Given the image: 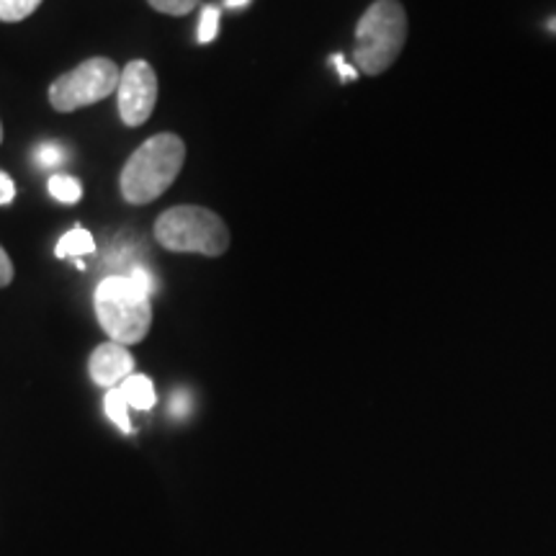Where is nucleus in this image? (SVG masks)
I'll return each mask as SVG.
<instances>
[{
  "label": "nucleus",
  "instance_id": "1",
  "mask_svg": "<svg viewBox=\"0 0 556 556\" xmlns=\"http://www.w3.org/2000/svg\"><path fill=\"white\" fill-rule=\"evenodd\" d=\"M186 163V144L178 135L163 131L139 144L124 163L119 176L122 197L129 204L142 206L163 197L176 184Z\"/></svg>",
  "mask_w": 556,
  "mask_h": 556
},
{
  "label": "nucleus",
  "instance_id": "2",
  "mask_svg": "<svg viewBox=\"0 0 556 556\" xmlns=\"http://www.w3.org/2000/svg\"><path fill=\"white\" fill-rule=\"evenodd\" d=\"M407 41V13L400 0H377L356 26L353 62L364 75H381L397 62Z\"/></svg>",
  "mask_w": 556,
  "mask_h": 556
},
{
  "label": "nucleus",
  "instance_id": "3",
  "mask_svg": "<svg viewBox=\"0 0 556 556\" xmlns=\"http://www.w3.org/2000/svg\"><path fill=\"white\" fill-rule=\"evenodd\" d=\"M96 317L114 343L131 345L148 338L152 325L150 296L129 276H106L93 294Z\"/></svg>",
  "mask_w": 556,
  "mask_h": 556
},
{
  "label": "nucleus",
  "instance_id": "4",
  "mask_svg": "<svg viewBox=\"0 0 556 556\" xmlns=\"http://www.w3.org/2000/svg\"><path fill=\"white\" fill-rule=\"evenodd\" d=\"M155 240L170 253L219 258L229 248V229L219 214L204 206H173L155 222Z\"/></svg>",
  "mask_w": 556,
  "mask_h": 556
},
{
  "label": "nucleus",
  "instance_id": "5",
  "mask_svg": "<svg viewBox=\"0 0 556 556\" xmlns=\"http://www.w3.org/2000/svg\"><path fill=\"white\" fill-rule=\"evenodd\" d=\"M122 80V70L109 58H90L70 73L60 75L50 86V103L54 111L70 114L86 106H93L111 93H116Z\"/></svg>",
  "mask_w": 556,
  "mask_h": 556
},
{
  "label": "nucleus",
  "instance_id": "6",
  "mask_svg": "<svg viewBox=\"0 0 556 556\" xmlns=\"http://www.w3.org/2000/svg\"><path fill=\"white\" fill-rule=\"evenodd\" d=\"M157 93H160L157 73L152 70L150 62L144 60L127 62V67L122 70L119 88H116L122 122L127 124V127H142V124L152 116V111H155Z\"/></svg>",
  "mask_w": 556,
  "mask_h": 556
},
{
  "label": "nucleus",
  "instance_id": "7",
  "mask_svg": "<svg viewBox=\"0 0 556 556\" xmlns=\"http://www.w3.org/2000/svg\"><path fill=\"white\" fill-rule=\"evenodd\" d=\"M90 379L96 381L99 387L114 389L122 387L131 374H135V358L127 351V345L122 343H103L90 353Z\"/></svg>",
  "mask_w": 556,
  "mask_h": 556
},
{
  "label": "nucleus",
  "instance_id": "8",
  "mask_svg": "<svg viewBox=\"0 0 556 556\" xmlns=\"http://www.w3.org/2000/svg\"><path fill=\"white\" fill-rule=\"evenodd\" d=\"M119 389H122L124 400H127L129 407L152 409V405H155V400H157L155 387H152V381L144 377V374H131V377L124 381Z\"/></svg>",
  "mask_w": 556,
  "mask_h": 556
},
{
  "label": "nucleus",
  "instance_id": "9",
  "mask_svg": "<svg viewBox=\"0 0 556 556\" xmlns=\"http://www.w3.org/2000/svg\"><path fill=\"white\" fill-rule=\"evenodd\" d=\"M54 253H58V258H83V255L96 253V240L88 229L75 227L62 235Z\"/></svg>",
  "mask_w": 556,
  "mask_h": 556
},
{
  "label": "nucleus",
  "instance_id": "10",
  "mask_svg": "<svg viewBox=\"0 0 556 556\" xmlns=\"http://www.w3.org/2000/svg\"><path fill=\"white\" fill-rule=\"evenodd\" d=\"M103 407H106V415L109 420L114 422L116 428L124 430V433H131V422H129V405L127 400H124L122 389L114 387L109 389L106 397H103Z\"/></svg>",
  "mask_w": 556,
  "mask_h": 556
},
{
  "label": "nucleus",
  "instance_id": "11",
  "mask_svg": "<svg viewBox=\"0 0 556 556\" xmlns=\"http://www.w3.org/2000/svg\"><path fill=\"white\" fill-rule=\"evenodd\" d=\"M50 193L62 204H78L83 197V189L78 184V178L65 176V173H54L50 178Z\"/></svg>",
  "mask_w": 556,
  "mask_h": 556
},
{
  "label": "nucleus",
  "instance_id": "12",
  "mask_svg": "<svg viewBox=\"0 0 556 556\" xmlns=\"http://www.w3.org/2000/svg\"><path fill=\"white\" fill-rule=\"evenodd\" d=\"M41 5V0H0V21L5 24H18L29 18Z\"/></svg>",
  "mask_w": 556,
  "mask_h": 556
},
{
  "label": "nucleus",
  "instance_id": "13",
  "mask_svg": "<svg viewBox=\"0 0 556 556\" xmlns=\"http://www.w3.org/2000/svg\"><path fill=\"white\" fill-rule=\"evenodd\" d=\"M219 18H222V11L217 9V5H204V9H201L199 31H197L199 45H212V41L217 39Z\"/></svg>",
  "mask_w": 556,
  "mask_h": 556
},
{
  "label": "nucleus",
  "instance_id": "14",
  "mask_svg": "<svg viewBox=\"0 0 556 556\" xmlns=\"http://www.w3.org/2000/svg\"><path fill=\"white\" fill-rule=\"evenodd\" d=\"M34 160H37L39 168H58V165L65 163V150H62L58 142H41L39 148L34 150Z\"/></svg>",
  "mask_w": 556,
  "mask_h": 556
},
{
  "label": "nucleus",
  "instance_id": "15",
  "mask_svg": "<svg viewBox=\"0 0 556 556\" xmlns=\"http://www.w3.org/2000/svg\"><path fill=\"white\" fill-rule=\"evenodd\" d=\"M148 3L157 13H165V16H186L199 5V0H148Z\"/></svg>",
  "mask_w": 556,
  "mask_h": 556
},
{
  "label": "nucleus",
  "instance_id": "16",
  "mask_svg": "<svg viewBox=\"0 0 556 556\" xmlns=\"http://www.w3.org/2000/svg\"><path fill=\"white\" fill-rule=\"evenodd\" d=\"M129 278H131V281H135L137 287L142 289L148 296H152V294H155V291H157L155 276H152L150 270L144 268V266H135V268H131V270H129Z\"/></svg>",
  "mask_w": 556,
  "mask_h": 556
},
{
  "label": "nucleus",
  "instance_id": "17",
  "mask_svg": "<svg viewBox=\"0 0 556 556\" xmlns=\"http://www.w3.org/2000/svg\"><path fill=\"white\" fill-rule=\"evenodd\" d=\"M13 274H16V270H13L9 253H5L3 245H0V289L9 287V283L13 281Z\"/></svg>",
  "mask_w": 556,
  "mask_h": 556
},
{
  "label": "nucleus",
  "instance_id": "18",
  "mask_svg": "<svg viewBox=\"0 0 556 556\" xmlns=\"http://www.w3.org/2000/svg\"><path fill=\"white\" fill-rule=\"evenodd\" d=\"M13 199H16V184H13V180L5 176L3 170H0V206L11 204Z\"/></svg>",
  "mask_w": 556,
  "mask_h": 556
},
{
  "label": "nucleus",
  "instance_id": "19",
  "mask_svg": "<svg viewBox=\"0 0 556 556\" xmlns=\"http://www.w3.org/2000/svg\"><path fill=\"white\" fill-rule=\"evenodd\" d=\"M332 62H336V65H338V70H340V78H343L345 83H348V80H356V78H358V70L348 65V62H345L343 58H340V54H336V58H332Z\"/></svg>",
  "mask_w": 556,
  "mask_h": 556
},
{
  "label": "nucleus",
  "instance_id": "20",
  "mask_svg": "<svg viewBox=\"0 0 556 556\" xmlns=\"http://www.w3.org/2000/svg\"><path fill=\"white\" fill-rule=\"evenodd\" d=\"M250 0H225V9H245Z\"/></svg>",
  "mask_w": 556,
  "mask_h": 556
},
{
  "label": "nucleus",
  "instance_id": "21",
  "mask_svg": "<svg viewBox=\"0 0 556 556\" xmlns=\"http://www.w3.org/2000/svg\"><path fill=\"white\" fill-rule=\"evenodd\" d=\"M0 142H3V124H0Z\"/></svg>",
  "mask_w": 556,
  "mask_h": 556
},
{
  "label": "nucleus",
  "instance_id": "22",
  "mask_svg": "<svg viewBox=\"0 0 556 556\" xmlns=\"http://www.w3.org/2000/svg\"><path fill=\"white\" fill-rule=\"evenodd\" d=\"M548 26H552V29L556 31V21H552V24H548Z\"/></svg>",
  "mask_w": 556,
  "mask_h": 556
}]
</instances>
